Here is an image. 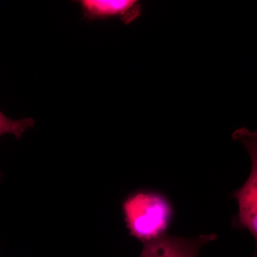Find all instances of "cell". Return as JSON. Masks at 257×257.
<instances>
[{
  "label": "cell",
  "mask_w": 257,
  "mask_h": 257,
  "mask_svg": "<svg viewBox=\"0 0 257 257\" xmlns=\"http://www.w3.org/2000/svg\"><path fill=\"white\" fill-rule=\"evenodd\" d=\"M34 124L35 121L31 118L20 120L10 119L0 111V137L10 134L14 135L17 139H20L25 132L32 128Z\"/></svg>",
  "instance_id": "5b68a950"
},
{
  "label": "cell",
  "mask_w": 257,
  "mask_h": 257,
  "mask_svg": "<svg viewBox=\"0 0 257 257\" xmlns=\"http://www.w3.org/2000/svg\"><path fill=\"white\" fill-rule=\"evenodd\" d=\"M233 138L243 144L251 160V170L242 187L233 194L237 202V215L233 221L234 227L247 229L257 241V139L256 133L240 128L233 134Z\"/></svg>",
  "instance_id": "7a4b0ae2"
},
{
  "label": "cell",
  "mask_w": 257,
  "mask_h": 257,
  "mask_svg": "<svg viewBox=\"0 0 257 257\" xmlns=\"http://www.w3.org/2000/svg\"><path fill=\"white\" fill-rule=\"evenodd\" d=\"M217 239L214 234L182 238L167 234L144 243L140 257H199L204 245Z\"/></svg>",
  "instance_id": "3957f363"
},
{
  "label": "cell",
  "mask_w": 257,
  "mask_h": 257,
  "mask_svg": "<svg viewBox=\"0 0 257 257\" xmlns=\"http://www.w3.org/2000/svg\"><path fill=\"white\" fill-rule=\"evenodd\" d=\"M77 3L88 20L119 18L128 24L140 15V3L135 0H82Z\"/></svg>",
  "instance_id": "277c9868"
},
{
  "label": "cell",
  "mask_w": 257,
  "mask_h": 257,
  "mask_svg": "<svg viewBox=\"0 0 257 257\" xmlns=\"http://www.w3.org/2000/svg\"><path fill=\"white\" fill-rule=\"evenodd\" d=\"M122 211L130 234L144 243L165 235L173 216L168 199L149 191L128 196L123 202Z\"/></svg>",
  "instance_id": "6da1fadb"
}]
</instances>
